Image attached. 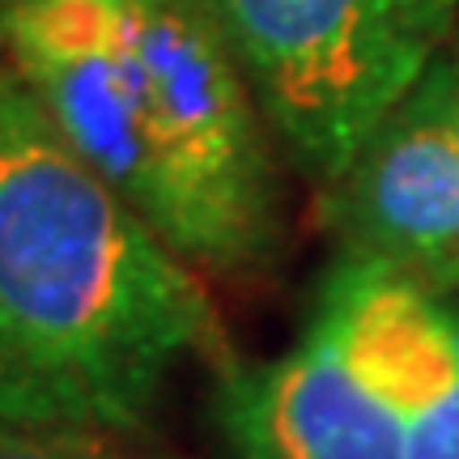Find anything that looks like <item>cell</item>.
<instances>
[{
	"label": "cell",
	"instance_id": "obj_1",
	"mask_svg": "<svg viewBox=\"0 0 459 459\" xmlns=\"http://www.w3.org/2000/svg\"><path fill=\"white\" fill-rule=\"evenodd\" d=\"M187 358L234 370L192 264L0 68V421L141 429Z\"/></svg>",
	"mask_w": 459,
	"mask_h": 459
},
{
	"label": "cell",
	"instance_id": "obj_9",
	"mask_svg": "<svg viewBox=\"0 0 459 459\" xmlns=\"http://www.w3.org/2000/svg\"><path fill=\"white\" fill-rule=\"evenodd\" d=\"M9 9H13V0H0V68H4V34H9Z\"/></svg>",
	"mask_w": 459,
	"mask_h": 459
},
{
	"label": "cell",
	"instance_id": "obj_10",
	"mask_svg": "<svg viewBox=\"0 0 459 459\" xmlns=\"http://www.w3.org/2000/svg\"><path fill=\"white\" fill-rule=\"evenodd\" d=\"M451 60H455V68H459V34H455V43H451Z\"/></svg>",
	"mask_w": 459,
	"mask_h": 459
},
{
	"label": "cell",
	"instance_id": "obj_3",
	"mask_svg": "<svg viewBox=\"0 0 459 459\" xmlns=\"http://www.w3.org/2000/svg\"><path fill=\"white\" fill-rule=\"evenodd\" d=\"M294 166L328 187L451 51L459 0H209Z\"/></svg>",
	"mask_w": 459,
	"mask_h": 459
},
{
	"label": "cell",
	"instance_id": "obj_6",
	"mask_svg": "<svg viewBox=\"0 0 459 459\" xmlns=\"http://www.w3.org/2000/svg\"><path fill=\"white\" fill-rule=\"evenodd\" d=\"M221 421L238 459H404L409 417L319 311L302 341L251 370H226Z\"/></svg>",
	"mask_w": 459,
	"mask_h": 459
},
{
	"label": "cell",
	"instance_id": "obj_5",
	"mask_svg": "<svg viewBox=\"0 0 459 459\" xmlns=\"http://www.w3.org/2000/svg\"><path fill=\"white\" fill-rule=\"evenodd\" d=\"M4 68L30 90L68 149L141 213L145 153L124 0H13Z\"/></svg>",
	"mask_w": 459,
	"mask_h": 459
},
{
	"label": "cell",
	"instance_id": "obj_2",
	"mask_svg": "<svg viewBox=\"0 0 459 459\" xmlns=\"http://www.w3.org/2000/svg\"><path fill=\"white\" fill-rule=\"evenodd\" d=\"M141 217L209 273H260L281 251V183L268 119L209 0H124Z\"/></svg>",
	"mask_w": 459,
	"mask_h": 459
},
{
	"label": "cell",
	"instance_id": "obj_4",
	"mask_svg": "<svg viewBox=\"0 0 459 459\" xmlns=\"http://www.w3.org/2000/svg\"><path fill=\"white\" fill-rule=\"evenodd\" d=\"M341 260L383 264L426 290H459V68L451 51L383 115L324 187Z\"/></svg>",
	"mask_w": 459,
	"mask_h": 459
},
{
	"label": "cell",
	"instance_id": "obj_8",
	"mask_svg": "<svg viewBox=\"0 0 459 459\" xmlns=\"http://www.w3.org/2000/svg\"><path fill=\"white\" fill-rule=\"evenodd\" d=\"M404 459H459V370L412 412Z\"/></svg>",
	"mask_w": 459,
	"mask_h": 459
},
{
	"label": "cell",
	"instance_id": "obj_7",
	"mask_svg": "<svg viewBox=\"0 0 459 459\" xmlns=\"http://www.w3.org/2000/svg\"><path fill=\"white\" fill-rule=\"evenodd\" d=\"M0 459H115L94 429L0 421Z\"/></svg>",
	"mask_w": 459,
	"mask_h": 459
}]
</instances>
